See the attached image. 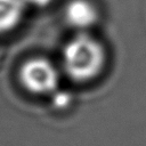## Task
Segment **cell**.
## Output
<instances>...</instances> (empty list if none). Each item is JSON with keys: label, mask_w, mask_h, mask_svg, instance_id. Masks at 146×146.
<instances>
[{"label": "cell", "mask_w": 146, "mask_h": 146, "mask_svg": "<svg viewBox=\"0 0 146 146\" xmlns=\"http://www.w3.org/2000/svg\"><path fill=\"white\" fill-rule=\"evenodd\" d=\"M62 63L65 73L76 82H87L100 74L106 63V51L96 38L81 32L63 48Z\"/></svg>", "instance_id": "6da1fadb"}, {"label": "cell", "mask_w": 146, "mask_h": 146, "mask_svg": "<svg viewBox=\"0 0 146 146\" xmlns=\"http://www.w3.org/2000/svg\"><path fill=\"white\" fill-rule=\"evenodd\" d=\"M23 88L33 95H49L57 90L59 73L47 58L34 57L24 62L18 73Z\"/></svg>", "instance_id": "7a4b0ae2"}, {"label": "cell", "mask_w": 146, "mask_h": 146, "mask_svg": "<svg viewBox=\"0 0 146 146\" xmlns=\"http://www.w3.org/2000/svg\"><path fill=\"white\" fill-rule=\"evenodd\" d=\"M66 23L79 32H86L98 21V10L89 0H70L64 8Z\"/></svg>", "instance_id": "3957f363"}, {"label": "cell", "mask_w": 146, "mask_h": 146, "mask_svg": "<svg viewBox=\"0 0 146 146\" xmlns=\"http://www.w3.org/2000/svg\"><path fill=\"white\" fill-rule=\"evenodd\" d=\"M25 8L24 0H0V34L8 33L18 26Z\"/></svg>", "instance_id": "277c9868"}, {"label": "cell", "mask_w": 146, "mask_h": 146, "mask_svg": "<svg viewBox=\"0 0 146 146\" xmlns=\"http://www.w3.org/2000/svg\"><path fill=\"white\" fill-rule=\"evenodd\" d=\"M71 96L67 92H54L52 105L56 108H65L70 105Z\"/></svg>", "instance_id": "5b68a950"}, {"label": "cell", "mask_w": 146, "mask_h": 146, "mask_svg": "<svg viewBox=\"0 0 146 146\" xmlns=\"http://www.w3.org/2000/svg\"><path fill=\"white\" fill-rule=\"evenodd\" d=\"M26 6H31V7H35V8H43L49 6L52 0H24Z\"/></svg>", "instance_id": "8992f818"}]
</instances>
